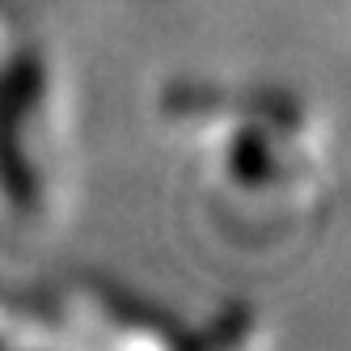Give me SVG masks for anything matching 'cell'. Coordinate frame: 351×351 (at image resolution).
Listing matches in <instances>:
<instances>
[{"label": "cell", "instance_id": "1", "mask_svg": "<svg viewBox=\"0 0 351 351\" xmlns=\"http://www.w3.org/2000/svg\"><path fill=\"white\" fill-rule=\"evenodd\" d=\"M161 132L204 233L237 258H280L335 199V140L313 102L280 85L173 81Z\"/></svg>", "mask_w": 351, "mask_h": 351}, {"label": "cell", "instance_id": "2", "mask_svg": "<svg viewBox=\"0 0 351 351\" xmlns=\"http://www.w3.org/2000/svg\"><path fill=\"white\" fill-rule=\"evenodd\" d=\"M72 195V93L43 38L0 43V224L51 233Z\"/></svg>", "mask_w": 351, "mask_h": 351}, {"label": "cell", "instance_id": "3", "mask_svg": "<svg viewBox=\"0 0 351 351\" xmlns=\"http://www.w3.org/2000/svg\"><path fill=\"white\" fill-rule=\"evenodd\" d=\"M43 300L56 313L68 347H114V351L195 347V326H182L173 313L157 309L140 292L93 271L56 275L51 284H43Z\"/></svg>", "mask_w": 351, "mask_h": 351}, {"label": "cell", "instance_id": "4", "mask_svg": "<svg viewBox=\"0 0 351 351\" xmlns=\"http://www.w3.org/2000/svg\"><path fill=\"white\" fill-rule=\"evenodd\" d=\"M0 347H68L43 288H21L0 275Z\"/></svg>", "mask_w": 351, "mask_h": 351}]
</instances>
